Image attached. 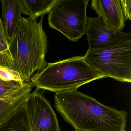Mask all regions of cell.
<instances>
[{"label":"cell","mask_w":131,"mask_h":131,"mask_svg":"<svg viewBox=\"0 0 131 131\" xmlns=\"http://www.w3.org/2000/svg\"><path fill=\"white\" fill-rule=\"evenodd\" d=\"M85 34L87 36L88 50H91L112 47L131 40L130 34L107 27L99 17H88Z\"/></svg>","instance_id":"52a82bcc"},{"label":"cell","mask_w":131,"mask_h":131,"mask_svg":"<svg viewBox=\"0 0 131 131\" xmlns=\"http://www.w3.org/2000/svg\"><path fill=\"white\" fill-rule=\"evenodd\" d=\"M88 0H57L48 13L50 27L58 30L72 42L85 34Z\"/></svg>","instance_id":"5b68a950"},{"label":"cell","mask_w":131,"mask_h":131,"mask_svg":"<svg viewBox=\"0 0 131 131\" xmlns=\"http://www.w3.org/2000/svg\"><path fill=\"white\" fill-rule=\"evenodd\" d=\"M56 111L78 131H125L128 113L103 105L77 90L56 93Z\"/></svg>","instance_id":"6da1fadb"},{"label":"cell","mask_w":131,"mask_h":131,"mask_svg":"<svg viewBox=\"0 0 131 131\" xmlns=\"http://www.w3.org/2000/svg\"><path fill=\"white\" fill-rule=\"evenodd\" d=\"M83 57L89 65L106 78L131 82V40L105 49L88 50Z\"/></svg>","instance_id":"277c9868"},{"label":"cell","mask_w":131,"mask_h":131,"mask_svg":"<svg viewBox=\"0 0 131 131\" xmlns=\"http://www.w3.org/2000/svg\"><path fill=\"white\" fill-rule=\"evenodd\" d=\"M106 78L92 68L83 57L77 56L49 63L30 79L32 86L57 93L77 90L83 85Z\"/></svg>","instance_id":"3957f363"},{"label":"cell","mask_w":131,"mask_h":131,"mask_svg":"<svg viewBox=\"0 0 131 131\" xmlns=\"http://www.w3.org/2000/svg\"><path fill=\"white\" fill-rule=\"evenodd\" d=\"M123 13L126 20L131 19V0H120Z\"/></svg>","instance_id":"2e32d148"},{"label":"cell","mask_w":131,"mask_h":131,"mask_svg":"<svg viewBox=\"0 0 131 131\" xmlns=\"http://www.w3.org/2000/svg\"><path fill=\"white\" fill-rule=\"evenodd\" d=\"M0 78L6 81L23 82L18 72L12 69L6 67H0Z\"/></svg>","instance_id":"4fadbf2b"},{"label":"cell","mask_w":131,"mask_h":131,"mask_svg":"<svg viewBox=\"0 0 131 131\" xmlns=\"http://www.w3.org/2000/svg\"><path fill=\"white\" fill-rule=\"evenodd\" d=\"M13 60L9 49L0 52V67L12 69Z\"/></svg>","instance_id":"9a60e30c"},{"label":"cell","mask_w":131,"mask_h":131,"mask_svg":"<svg viewBox=\"0 0 131 131\" xmlns=\"http://www.w3.org/2000/svg\"><path fill=\"white\" fill-rule=\"evenodd\" d=\"M91 7L107 27L122 31L125 27L120 0H92Z\"/></svg>","instance_id":"ba28073f"},{"label":"cell","mask_w":131,"mask_h":131,"mask_svg":"<svg viewBox=\"0 0 131 131\" xmlns=\"http://www.w3.org/2000/svg\"><path fill=\"white\" fill-rule=\"evenodd\" d=\"M31 91L14 99L0 100V127L21 113Z\"/></svg>","instance_id":"30bf717a"},{"label":"cell","mask_w":131,"mask_h":131,"mask_svg":"<svg viewBox=\"0 0 131 131\" xmlns=\"http://www.w3.org/2000/svg\"><path fill=\"white\" fill-rule=\"evenodd\" d=\"M57 0H20L22 14L29 16L31 20L48 14Z\"/></svg>","instance_id":"8fae6325"},{"label":"cell","mask_w":131,"mask_h":131,"mask_svg":"<svg viewBox=\"0 0 131 131\" xmlns=\"http://www.w3.org/2000/svg\"><path fill=\"white\" fill-rule=\"evenodd\" d=\"M3 24L6 36L9 41L16 31L22 14L20 0L1 1Z\"/></svg>","instance_id":"9c48e42d"},{"label":"cell","mask_w":131,"mask_h":131,"mask_svg":"<svg viewBox=\"0 0 131 131\" xmlns=\"http://www.w3.org/2000/svg\"></svg>","instance_id":"d6986e66"},{"label":"cell","mask_w":131,"mask_h":131,"mask_svg":"<svg viewBox=\"0 0 131 131\" xmlns=\"http://www.w3.org/2000/svg\"><path fill=\"white\" fill-rule=\"evenodd\" d=\"M40 90L36 89L30 94L20 116V131H61L50 103Z\"/></svg>","instance_id":"8992f818"},{"label":"cell","mask_w":131,"mask_h":131,"mask_svg":"<svg viewBox=\"0 0 131 131\" xmlns=\"http://www.w3.org/2000/svg\"><path fill=\"white\" fill-rule=\"evenodd\" d=\"M48 40L42 20L21 17L16 32L9 41V49L13 60L12 69L18 72L24 82H30L36 71L47 66L45 59Z\"/></svg>","instance_id":"7a4b0ae2"},{"label":"cell","mask_w":131,"mask_h":131,"mask_svg":"<svg viewBox=\"0 0 131 131\" xmlns=\"http://www.w3.org/2000/svg\"><path fill=\"white\" fill-rule=\"evenodd\" d=\"M0 40L4 41L9 44V41L6 36L3 23L0 19Z\"/></svg>","instance_id":"e0dca14e"},{"label":"cell","mask_w":131,"mask_h":131,"mask_svg":"<svg viewBox=\"0 0 131 131\" xmlns=\"http://www.w3.org/2000/svg\"><path fill=\"white\" fill-rule=\"evenodd\" d=\"M21 113L1 126L0 131H20L19 120Z\"/></svg>","instance_id":"5bb4252c"},{"label":"cell","mask_w":131,"mask_h":131,"mask_svg":"<svg viewBox=\"0 0 131 131\" xmlns=\"http://www.w3.org/2000/svg\"><path fill=\"white\" fill-rule=\"evenodd\" d=\"M9 49V44L0 40V52H4Z\"/></svg>","instance_id":"ac0fdd59"},{"label":"cell","mask_w":131,"mask_h":131,"mask_svg":"<svg viewBox=\"0 0 131 131\" xmlns=\"http://www.w3.org/2000/svg\"><path fill=\"white\" fill-rule=\"evenodd\" d=\"M30 82L6 81L0 78V100L14 99L32 90Z\"/></svg>","instance_id":"7c38bea8"}]
</instances>
